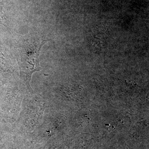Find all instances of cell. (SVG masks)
I'll list each match as a JSON object with an SVG mask.
<instances>
[{
  "instance_id": "1",
  "label": "cell",
  "mask_w": 149,
  "mask_h": 149,
  "mask_svg": "<svg viewBox=\"0 0 149 149\" xmlns=\"http://www.w3.org/2000/svg\"><path fill=\"white\" fill-rule=\"evenodd\" d=\"M47 42V40H28L21 43L16 48V56L20 75L29 86L32 74L41 70L39 56L41 48Z\"/></svg>"
}]
</instances>
